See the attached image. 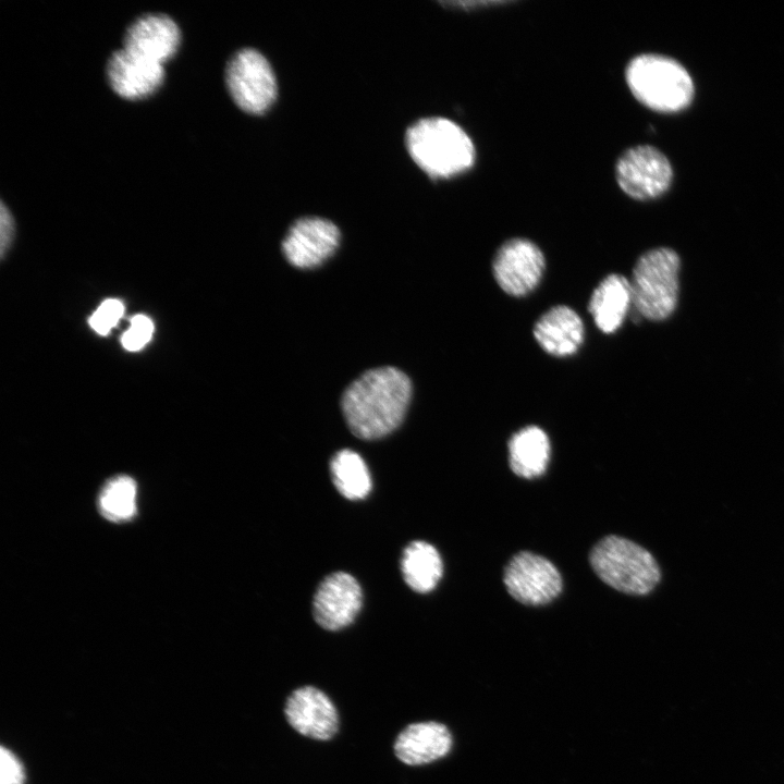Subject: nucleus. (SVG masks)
<instances>
[{
	"label": "nucleus",
	"mask_w": 784,
	"mask_h": 784,
	"mask_svg": "<svg viewBox=\"0 0 784 784\" xmlns=\"http://www.w3.org/2000/svg\"><path fill=\"white\" fill-rule=\"evenodd\" d=\"M412 395L409 378L385 366L354 380L342 395V411L351 431L364 440L382 438L396 429Z\"/></svg>",
	"instance_id": "1"
},
{
	"label": "nucleus",
	"mask_w": 784,
	"mask_h": 784,
	"mask_svg": "<svg viewBox=\"0 0 784 784\" xmlns=\"http://www.w3.org/2000/svg\"><path fill=\"white\" fill-rule=\"evenodd\" d=\"M413 160L432 177H450L473 167L475 145L457 123L443 117L415 122L405 136Z\"/></svg>",
	"instance_id": "2"
},
{
	"label": "nucleus",
	"mask_w": 784,
	"mask_h": 784,
	"mask_svg": "<svg viewBox=\"0 0 784 784\" xmlns=\"http://www.w3.org/2000/svg\"><path fill=\"white\" fill-rule=\"evenodd\" d=\"M627 86L634 97L659 112H677L694 98L688 71L675 59L659 53H640L625 69Z\"/></svg>",
	"instance_id": "3"
},
{
	"label": "nucleus",
	"mask_w": 784,
	"mask_h": 784,
	"mask_svg": "<svg viewBox=\"0 0 784 784\" xmlns=\"http://www.w3.org/2000/svg\"><path fill=\"white\" fill-rule=\"evenodd\" d=\"M679 256L670 247L645 252L636 261L630 282L636 315L652 321L669 318L678 303Z\"/></svg>",
	"instance_id": "4"
},
{
	"label": "nucleus",
	"mask_w": 784,
	"mask_h": 784,
	"mask_svg": "<svg viewBox=\"0 0 784 784\" xmlns=\"http://www.w3.org/2000/svg\"><path fill=\"white\" fill-rule=\"evenodd\" d=\"M589 560L602 581L624 593L647 595L661 578L653 555L641 546L618 536L601 539L591 550Z\"/></svg>",
	"instance_id": "5"
},
{
	"label": "nucleus",
	"mask_w": 784,
	"mask_h": 784,
	"mask_svg": "<svg viewBox=\"0 0 784 784\" xmlns=\"http://www.w3.org/2000/svg\"><path fill=\"white\" fill-rule=\"evenodd\" d=\"M225 83L234 102L245 112L261 114L277 98V82L268 60L253 48L236 51L225 69Z\"/></svg>",
	"instance_id": "6"
},
{
	"label": "nucleus",
	"mask_w": 784,
	"mask_h": 784,
	"mask_svg": "<svg viewBox=\"0 0 784 784\" xmlns=\"http://www.w3.org/2000/svg\"><path fill=\"white\" fill-rule=\"evenodd\" d=\"M615 177L621 189L632 198L659 197L671 185L673 169L665 155L651 145L625 149L616 160Z\"/></svg>",
	"instance_id": "7"
},
{
	"label": "nucleus",
	"mask_w": 784,
	"mask_h": 784,
	"mask_svg": "<svg viewBox=\"0 0 784 784\" xmlns=\"http://www.w3.org/2000/svg\"><path fill=\"white\" fill-rule=\"evenodd\" d=\"M546 267L540 247L525 237L505 241L492 259L498 285L511 296H525L539 284Z\"/></svg>",
	"instance_id": "8"
},
{
	"label": "nucleus",
	"mask_w": 784,
	"mask_h": 784,
	"mask_svg": "<svg viewBox=\"0 0 784 784\" xmlns=\"http://www.w3.org/2000/svg\"><path fill=\"white\" fill-rule=\"evenodd\" d=\"M503 581L509 593L526 605L547 604L562 590V577L556 567L529 551L518 552L510 560Z\"/></svg>",
	"instance_id": "9"
},
{
	"label": "nucleus",
	"mask_w": 784,
	"mask_h": 784,
	"mask_svg": "<svg viewBox=\"0 0 784 784\" xmlns=\"http://www.w3.org/2000/svg\"><path fill=\"white\" fill-rule=\"evenodd\" d=\"M340 231L329 220L307 217L296 220L289 229L282 252L297 268H314L326 261L339 246Z\"/></svg>",
	"instance_id": "10"
},
{
	"label": "nucleus",
	"mask_w": 784,
	"mask_h": 784,
	"mask_svg": "<svg viewBox=\"0 0 784 784\" xmlns=\"http://www.w3.org/2000/svg\"><path fill=\"white\" fill-rule=\"evenodd\" d=\"M363 602L362 588L350 574L336 572L327 576L314 597L316 622L328 630H339L357 616Z\"/></svg>",
	"instance_id": "11"
},
{
	"label": "nucleus",
	"mask_w": 784,
	"mask_h": 784,
	"mask_svg": "<svg viewBox=\"0 0 784 784\" xmlns=\"http://www.w3.org/2000/svg\"><path fill=\"white\" fill-rule=\"evenodd\" d=\"M284 713L290 725L309 738L327 740L338 731V712L330 698L313 686L295 689L287 698Z\"/></svg>",
	"instance_id": "12"
},
{
	"label": "nucleus",
	"mask_w": 784,
	"mask_h": 784,
	"mask_svg": "<svg viewBox=\"0 0 784 784\" xmlns=\"http://www.w3.org/2000/svg\"><path fill=\"white\" fill-rule=\"evenodd\" d=\"M181 41L177 24L168 15L147 13L126 28L123 49L163 64L176 52Z\"/></svg>",
	"instance_id": "13"
},
{
	"label": "nucleus",
	"mask_w": 784,
	"mask_h": 784,
	"mask_svg": "<svg viewBox=\"0 0 784 784\" xmlns=\"http://www.w3.org/2000/svg\"><path fill=\"white\" fill-rule=\"evenodd\" d=\"M106 74L113 91L130 100L154 94L164 79L163 64L134 54L123 48L110 56L106 65Z\"/></svg>",
	"instance_id": "14"
},
{
	"label": "nucleus",
	"mask_w": 784,
	"mask_h": 784,
	"mask_svg": "<svg viewBox=\"0 0 784 784\" xmlns=\"http://www.w3.org/2000/svg\"><path fill=\"white\" fill-rule=\"evenodd\" d=\"M584 334L581 318L566 305L551 307L534 327L537 343L544 352L556 357L575 354L584 341Z\"/></svg>",
	"instance_id": "15"
},
{
	"label": "nucleus",
	"mask_w": 784,
	"mask_h": 784,
	"mask_svg": "<svg viewBox=\"0 0 784 784\" xmlns=\"http://www.w3.org/2000/svg\"><path fill=\"white\" fill-rule=\"evenodd\" d=\"M452 747L448 727L438 722H419L407 725L396 737L394 754L409 765H420L445 756Z\"/></svg>",
	"instance_id": "16"
},
{
	"label": "nucleus",
	"mask_w": 784,
	"mask_h": 784,
	"mask_svg": "<svg viewBox=\"0 0 784 784\" xmlns=\"http://www.w3.org/2000/svg\"><path fill=\"white\" fill-rule=\"evenodd\" d=\"M633 306L630 282L622 274L607 275L593 290L588 310L603 333L615 332Z\"/></svg>",
	"instance_id": "17"
},
{
	"label": "nucleus",
	"mask_w": 784,
	"mask_h": 784,
	"mask_svg": "<svg viewBox=\"0 0 784 784\" xmlns=\"http://www.w3.org/2000/svg\"><path fill=\"white\" fill-rule=\"evenodd\" d=\"M550 458V441L537 426H527L509 441V462L512 471L523 478L542 475Z\"/></svg>",
	"instance_id": "18"
},
{
	"label": "nucleus",
	"mask_w": 784,
	"mask_h": 784,
	"mask_svg": "<svg viewBox=\"0 0 784 784\" xmlns=\"http://www.w3.org/2000/svg\"><path fill=\"white\" fill-rule=\"evenodd\" d=\"M401 569L408 587L425 593L436 588L443 574V564L433 546L416 540L404 549Z\"/></svg>",
	"instance_id": "19"
},
{
	"label": "nucleus",
	"mask_w": 784,
	"mask_h": 784,
	"mask_svg": "<svg viewBox=\"0 0 784 784\" xmlns=\"http://www.w3.org/2000/svg\"><path fill=\"white\" fill-rule=\"evenodd\" d=\"M331 476L338 491L348 500H362L371 490V478L360 455L352 450L339 451L331 460Z\"/></svg>",
	"instance_id": "20"
},
{
	"label": "nucleus",
	"mask_w": 784,
	"mask_h": 784,
	"mask_svg": "<svg viewBox=\"0 0 784 784\" xmlns=\"http://www.w3.org/2000/svg\"><path fill=\"white\" fill-rule=\"evenodd\" d=\"M136 494L134 479L128 476L114 477L106 482L99 494V511L109 520H128L136 513Z\"/></svg>",
	"instance_id": "21"
},
{
	"label": "nucleus",
	"mask_w": 784,
	"mask_h": 784,
	"mask_svg": "<svg viewBox=\"0 0 784 784\" xmlns=\"http://www.w3.org/2000/svg\"><path fill=\"white\" fill-rule=\"evenodd\" d=\"M123 313L124 306L120 301L106 299L91 315L89 324L97 333L106 335L118 323Z\"/></svg>",
	"instance_id": "22"
},
{
	"label": "nucleus",
	"mask_w": 784,
	"mask_h": 784,
	"mask_svg": "<svg viewBox=\"0 0 784 784\" xmlns=\"http://www.w3.org/2000/svg\"><path fill=\"white\" fill-rule=\"evenodd\" d=\"M152 332V321L147 316L136 315L121 338L122 345L127 351H138L149 342Z\"/></svg>",
	"instance_id": "23"
},
{
	"label": "nucleus",
	"mask_w": 784,
	"mask_h": 784,
	"mask_svg": "<svg viewBox=\"0 0 784 784\" xmlns=\"http://www.w3.org/2000/svg\"><path fill=\"white\" fill-rule=\"evenodd\" d=\"M0 784H23L24 770L16 756L9 749L1 747L0 750Z\"/></svg>",
	"instance_id": "24"
},
{
	"label": "nucleus",
	"mask_w": 784,
	"mask_h": 784,
	"mask_svg": "<svg viewBox=\"0 0 784 784\" xmlns=\"http://www.w3.org/2000/svg\"><path fill=\"white\" fill-rule=\"evenodd\" d=\"M14 236V221L11 211L1 203L0 206V254L4 258Z\"/></svg>",
	"instance_id": "25"
},
{
	"label": "nucleus",
	"mask_w": 784,
	"mask_h": 784,
	"mask_svg": "<svg viewBox=\"0 0 784 784\" xmlns=\"http://www.w3.org/2000/svg\"><path fill=\"white\" fill-rule=\"evenodd\" d=\"M507 1H448V2H441L443 5H451V7H457L463 9H469L474 7H480V5H497V4H504Z\"/></svg>",
	"instance_id": "26"
}]
</instances>
